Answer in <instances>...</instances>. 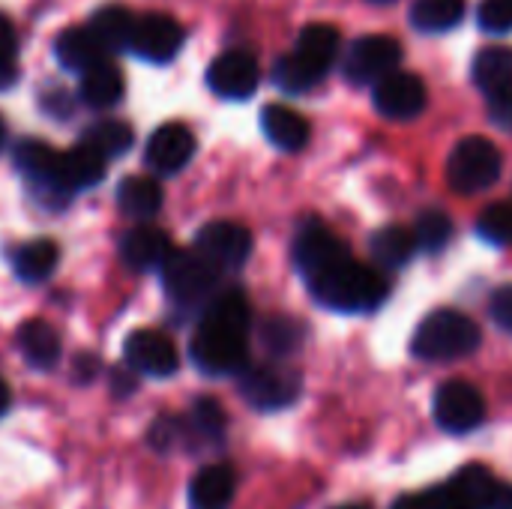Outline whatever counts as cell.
I'll list each match as a JSON object with an SVG mask.
<instances>
[{
  "label": "cell",
  "instance_id": "1",
  "mask_svg": "<svg viewBox=\"0 0 512 509\" xmlns=\"http://www.w3.org/2000/svg\"><path fill=\"white\" fill-rule=\"evenodd\" d=\"M249 300L240 291H219L207 300L189 354L210 378L240 375L249 366Z\"/></svg>",
  "mask_w": 512,
  "mask_h": 509
},
{
  "label": "cell",
  "instance_id": "2",
  "mask_svg": "<svg viewBox=\"0 0 512 509\" xmlns=\"http://www.w3.org/2000/svg\"><path fill=\"white\" fill-rule=\"evenodd\" d=\"M309 288H312V294H315V300L321 306H327L333 312H345V315L372 312L390 294V285L381 276V270H375L369 264H360L354 258H345L342 264H336L324 276L312 279Z\"/></svg>",
  "mask_w": 512,
  "mask_h": 509
},
{
  "label": "cell",
  "instance_id": "3",
  "mask_svg": "<svg viewBox=\"0 0 512 509\" xmlns=\"http://www.w3.org/2000/svg\"><path fill=\"white\" fill-rule=\"evenodd\" d=\"M342 36L333 24H306L297 36V48L276 60L273 81L285 93H306L312 90L339 57Z\"/></svg>",
  "mask_w": 512,
  "mask_h": 509
},
{
  "label": "cell",
  "instance_id": "4",
  "mask_svg": "<svg viewBox=\"0 0 512 509\" xmlns=\"http://www.w3.org/2000/svg\"><path fill=\"white\" fill-rule=\"evenodd\" d=\"M480 342H483V330L474 318L456 309H435L417 324L411 339V354L426 363H447L474 354Z\"/></svg>",
  "mask_w": 512,
  "mask_h": 509
},
{
  "label": "cell",
  "instance_id": "5",
  "mask_svg": "<svg viewBox=\"0 0 512 509\" xmlns=\"http://www.w3.org/2000/svg\"><path fill=\"white\" fill-rule=\"evenodd\" d=\"M15 168L27 183V192L48 210H63L72 204V192L66 189L63 177H60V153L39 141V138H24L15 144Z\"/></svg>",
  "mask_w": 512,
  "mask_h": 509
},
{
  "label": "cell",
  "instance_id": "6",
  "mask_svg": "<svg viewBox=\"0 0 512 509\" xmlns=\"http://www.w3.org/2000/svg\"><path fill=\"white\" fill-rule=\"evenodd\" d=\"M219 273L222 270L213 267L195 246L174 249L162 264V285L177 306L195 309V306H207V300L216 294Z\"/></svg>",
  "mask_w": 512,
  "mask_h": 509
},
{
  "label": "cell",
  "instance_id": "7",
  "mask_svg": "<svg viewBox=\"0 0 512 509\" xmlns=\"http://www.w3.org/2000/svg\"><path fill=\"white\" fill-rule=\"evenodd\" d=\"M501 168H504L501 150L489 138L471 135L453 147L447 159V180L459 195H480L498 183Z\"/></svg>",
  "mask_w": 512,
  "mask_h": 509
},
{
  "label": "cell",
  "instance_id": "8",
  "mask_svg": "<svg viewBox=\"0 0 512 509\" xmlns=\"http://www.w3.org/2000/svg\"><path fill=\"white\" fill-rule=\"evenodd\" d=\"M303 381L294 369H285L279 363H261V366H246L240 372V396L255 408V411H282L291 408L300 399Z\"/></svg>",
  "mask_w": 512,
  "mask_h": 509
},
{
  "label": "cell",
  "instance_id": "9",
  "mask_svg": "<svg viewBox=\"0 0 512 509\" xmlns=\"http://www.w3.org/2000/svg\"><path fill=\"white\" fill-rule=\"evenodd\" d=\"M435 423L450 435H468L486 420V399L468 381H447L438 387L432 402Z\"/></svg>",
  "mask_w": 512,
  "mask_h": 509
},
{
  "label": "cell",
  "instance_id": "10",
  "mask_svg": "<svg viewBox=\"0 0 512 509\" xmlns=\"http://www.w3.org/2000/svg\"><path fill=\"white\" fill-rule=\"evenodd\" d=\"M402 60V45L399 39L393 36H384V33H369V36H360L348 45L345 51V78L351 84H375L381 81L387 72H393Z\"/></svg>",
  "mask_w": 512,
  "mask_h": 509
},
{
  "label": "cell",
  "instance_id": "11",
  "mask_svg": "<svg viewBox=\"0 0 512 509\" xmlns=\"http://www.w3.org/2000/svg\"><path fill=\"white\" fill-rule=\"evenodd\" d=\"M345 258H351L348 246L324 222H306L300 228L294 240V264L300 276L306 279V285L324 276L327 270H333L336 264H342Z\"/></svg>",
  "mask_w": 512,
  "mask_h": 509
},
{
  "label": "cell",
  "instance_id": "12",
  "mask_svg": "<svg viewBox=\"0 0 512 509\" xmlns=\"http://www.w3.org/2000/svg\"><path fill=\"white\" fill-rule=\"evenodd\" d=\"M183 42H186V30L180 27L177 18L162 15V12H147L135 18L129 51L147 63H168L180 54Z\"/></svg>",
  "mask_w": 512,
  "mask_h": 509
},
{
  "label": "cell",
  "instance_id": "13",
  "mask_svg": "<svg viewBox=\"0 0 512 509\" xmlns=\"http://www.w3.org/2000/svg\"><path fill=\"white\" fill-rule=\"evenodd\" d=\"M126 366L144 378H171L180 369L177 345L159 330H135L123 342Z\"/></svg>",
  "mask_w": 512,
  "mask_h": 509
},
{
  "label": "cell",
  "instance_id": "14",
  "mask_svg": "<svg viewBox=\"0 0 512 509\" xmlns=\"http://www.w3.org/2000/svg\"><path fill=\"white\" fill-rule=\"evenodd\" d=\"M195 249L219 270H237L252 255V234L237 222H207L195 234Z\"/></svg>",
  "mask_w": 512,
  "mask_h": 509
},
{
  "label": "cell",
  "instance_id": "15",
  "mask_svg": "<svg viewBox=\"0 0 512 509\" xmlns=\"http://www.w3.org/2000/svg\"><path fill=\"white\" fill-rule=\"evenodd\" d=\"M258 81H261V69L249 51H225L207 69V87L231 102L249 99L258 90Z\"/></svg>",
  "mask_w": 512,
  "mask_h": 509
},
{
  "label": "cell",
  "instance_id": "16",
  "mask_svg": "<svg viewBox=\"0 0 512 509\" xmlns=\"http://www.w3.org/2000/svg\"><path fill=\"white\" fill-rule=\"evenodd\" d=\"M495 486L498 480L486 465H465L432 492L435 509H489Z\"/></svg>",
  "mask_w": 512,
  "mask_h": 509
},
{
  "label": "cell",
  "instance_id": "17",
  "mask_svg": "<svg viewBox=\"0 0 512 509\" xmlns=\"http://www.w3.org/2000/svg\"><path fill=\"white\" fill-rule=\"evenodd\" d=\"M375 108L387 120H414L426 108V84L414 72H387L375 81Z\"/></svg>",
  "mask_w": 512,
  "mask_h": 509
},
{
  "label": "cell",
  "instance_id": "18",
  "mask_svg": "<svg viewBox=\"0 0 512 509\" xmlns=\"http://www.w3.org/2000/svg\"><path fill=\"white\" fill-rule=\"evenodd\" d=\"M195 156V135L183 123H165L159 126L144 147V162L156 174H177L183 171Z\"/></svg>",
  "mask_w": 512,
  "mask_h": 509
},
{
  "label": "cell",
  "instance_id": "19",
  "mask_svg": "<svg viewBox=\"0 0 512 509\" xmlns=\"http://www.w3.org/2000/svg\"><path fill=\"white\" fill-rule=\"evenodd\" d=\"M174 252L171 246V237L162 231V228H153V225H138L132 231L123 234L120 240V258L129 270H138V273H147V270H162L165 258Z\"/></svg>",
  "mask_w": 512,
  "mask_h": 509
},
{
  "label": "cell",
  "instance_id": "20",
  "mask_svg": "<svg viewBox=\"0 0 512 509\" xmlns=\"http://www.w3.org/2000/svg\"><path fill=\"white\" fill-rule=\"evenodd\" d=\"M180 420H183V444L192 450H210L225 441L228 417H225L222 405L210 396H201L192 405V411Z\"/></svg>",
  "mask_w": 512,
  "mask_h": 509
},
{
  "label": "cell",
  "instance_id": "21",
  "mask_svg": "<svg viewBox=\"0 0 512 509\" xmlns=\"http://www.w3.org/2000/svg\"><path fill=\"white\" fill-rule=\"evenodd\" d=\"M237 492L231 465H207L189 483V509H228Z\"/></svg>",
  "mask_w": 512,
  "mask_h": 509
},
{
  "label": "cell",
  "instance_id": "22",
  "mask_svg": "<svg viewBox=\"0 0 512 509\" xmlns=\"http://www.w3.org/2000/svg\"><path fill=\"white\" fill-rule=\"evenodd\" d=\"M54 57L69 72H87L90 66L108 60L105 45L93 36L90 27H66L54 39Z\"/></svg>",
  "mask_w": 512,
  "mask_h": 509
},
{
  "label": "cell",
  "instance_id": "23",
  "mask_svg": "<svg viewBox=\"0 0 512 509\" xmlns=\"http://www.w3.org/2000/svg\"><path fill=\"white\" fill-rule=\"evenodd\" d=\"M261 129L279 150H288V153L303 150L312 135L309 120L288 105H267L261 111Z\"/></svg>",
  "mask_w": 512,
  "mask_h": 509
},
{
  "label": "cell",
  "instance_id": "24",
  "mask_svg": "<svg viewBox=\"0 0 512 509\" xmlns=\"http://www.w3.org/2000/svg\"><path fill=\"white\" fill-rule=\"evenodd\" d=\"M18 351L33 369H54L63 354L60 333L48 321L30 318L18 327Z\"/></svg>",
  "mask_w": 512,
  "mask_h": 509
},
{
  "label": "cell",
  "instance_id": "25",
  "mask_svg": "<svg viewBox=\"0 0 512 509\" xmlns=\"http://www.w3.org/2000/svg\"><path fill=\"white\" fill-rule=\"evenodd\" d=\"M57 261H60L57 243L39 237V240L21 243L12 252V273H15V279H21L27 285H39V282H45L54 273Z\"/></svg>",
  "mask_w": 512,
  "mask_h": 509
},
{
  "label": "cell",
  "instance_id": "26",
  "mask_svg": "<svg viewBox=\"0 0 512 509\" xmlns=\"http://www.w3.org/2000/svg\"><path fill=\"white\" fill-rule=\"evenodd\" d=\"M105 165H108V159L81 141L72 150L60 153V177L72 195L87 189V186H96L105 177Z\"/></svg>",
  "mask_w": 512,
  "mask_h": 509
},
{
  "label": "cell",
  "instance_id": "27",
  "mask_svg": "<svg viewBox=\"0 0 512 509\" xmlns=\"http://www.w3.org/2000/svg\"><path fill=\"white\" fill-rule=\"evenodd\" d=\"M81 99L90 105V108H111L123 99V90H126V81H123V72L117 69V63L111 60H102L96 66H90L87 72H81Z\"/></svg>",
  "mask_w": 512,
  "mask_h": 509
},
{
  "label": "cell",
  "instance_id": "28",
  "mask_svg": "<svg viewBox=\"0 0 512 509\" xmlns=\"http://www.w3.org/2000/svg\"><path fill=\"white\" fill-rule=\"evenodd\" d=\"M117 204L126 216L144 222L153 219L162 210V186L153 177L135 174V177H123L117 186Z\"/></svg>",
  "mask_w": 512,
  "mask_h": 509
},
{
  "label": "cell",
  "instance_id": "29",
  "mask_svg": "<svg viewBox=\"0 0 512 509\" xmlns=\"http://www.w3.org/2000/svg\"><path fill=\"white\" fill-rule=\"evenodd\" d=\"M369 249H372L375 264H381L387 270H402L414 258L417 243H414L411 231H405L399 225H387V228H378L369 237Z\"/></svg>",
  "mask_w": 512,
  "mask_h": 509
},
{
  "label": "cell",
  "instance_id": "30",
  "mask_svg": "<svg viewBox=\"0 0 512 509\" xmlns=\"http://www.w3.org/2000/svg\"><path fill=\"white\" fill-rule=\"evenodd\" d=\"M474 84L489 96V93H498L504 87H512V48L507 45H492V48H483L477 57H474Z\"/></svg>",
  "mask_w": 512,
  "mask_h": 509
},
{
  "label": "cell",
  "instance_id": "31",
  "mask_svg": "<svg viewBox=\"0 0 512 509\" xmlns=\"http://www.w3.org/2000/svg\"><path fill=\"white\" fill-rule=\"evenodd\" d=\"M93 36L105 45V51H129L132 42V30H135V15L126 12L123 6H105L99 12H93L90 24Z\"/></svg>",
  "mask_w": 512,
  "mask_h": 509
},
{
  "label": "cell",
  "instance_id": "32",
  "mask_svg": "<svg viewBox=\"0 0 512 509\" xmlns=\"http://www.w3.org/2000/svg\"><path fill=\"white\" fill-rule=\"evenodd\" d=\"M468 0H414L411 24L423 33H447L465 18Z\"/></svg>",
  "mask_w": 512,
  "mask_h": 509
},
{
  "label": "cell",
  "instance_id": "33",
  "mask_svg": "<svg viewBox=\"0 0 512 509\" xmlns=\"http://www.w3.org/2000/svg\"><path fill=\"white\" fill-rule=\"evenodd\" d=\"M81 144L93 147L105 159H117V156H126L129 147L135 144V132L123 120H99L81 132Z\"/></svg>",
  "mask_w": 512,
  "mask_h": 509
},
{
  "label": "cell",
  "instance_id": "34",
  "mask_svg": "<svg viewBox=\"0 0 512 509\" xmlns=\"http://www.w3.org/2000/svg\"><path fill=\"white\" fill-rule=\"evenodd\" d=\"M411 234H414V243H417L420 252L435 255V252L447 249V243L453 237V222H450V216L444 210H423L417 216Z\"/></svg>",
  "mask_w": 512,
  "mask_h": 509
},
{
  "label": "cell",
  "instance_id": "35",
  "mask_svg": "<svg viewBox=\"0 0 512 509\" xmlns=\"http://www.w3.org/2000/svg\"><path fill=\"white\" fill-rule=\"evenodd\" d=\"M477 234L486 243L495 246H512V204L510 201H498L492 207L483 210L480 222H477Z\"/></svg>",
  "mask_w": 512,
  "mask_h": 509
},
{
  "label": "cell",
  "instance_id": "36",
  "mask_svg": "<svg viewBox=\"0 0 512 509\" xmlns=\"http://www.w3.org/2000/svg\"><path fill=\"white\" fill-rule=\"evenodd\" d=\"M300 333H303L300 324L291 321V318H270V321L261 327V339H264L267 351L276 354V357L291 354V351L300 345Z\"/></svg>",
  "mask_w": 512,
  "mask_h": 509
},
{
  "label": "cell",
  "instance_id": "37",
  "mask_svg": "<svg viewBox=\"0 0 512 509\" xmlns=\"http://www.w3.org/2000/svg\"><path fill=\"white\" fill-rule=\"evenodd\" d=\"M18 81V36L12 21L0 12V90Z\"/></svg>",
  "mask_w": 512,
  "mask_h": 509
},
{
  "label": "cell",
  "instance_id": "38",
  "mask_svg": "<svg viewBox=\"0 0 512 509\" xmlns=\"http://www.w3.org/2000/svg\"><path fill=\"white\" fill-rule=\"evenodd\" d=\"M477 21L486 33H510L512 0H480Z\"/></svg>",
  "mask_w": 512,
  "mask_h": 509
},
{
  "label": "cell",
  "instance_id": "39",
  "mask_svg": "<svg viewBox=\"0 0 512 509\" xmlns=\"http://www.w3.org/2000/svg\"><path fill=\"white\" fill-rule=\"evenodd\" d=\"M486 108H489V117L495 126L512 132V87H504L498 93H489L486 96Z\"/></svg>",
  "mask_w": 512,
  "mask_h": 509
},
{
  "label": "cell",
  "instance_id": "40",
  "mask_svg": "<svg viewBox=\"0 0 512 509\" xmlns=\"http://www.w3.org/2000/svg\"><path fill=\"white\" fill-rule=\"evenodd\" d=\"M489 315L492 321L512 336V285H501L492 300H489Z\"/></svg>",
  "mask_w": 512,
  "mask_h": 509
},
{
  "label": "cell",
  "instance_id": "41",
  "mask_svg": "<svg viewBox=\"0 0 512 509\" xmlns=\"http://www.w3.org/2000/svg\"><path fill=\"white\" fill-rule=\"evenodd\" d=\"M42 108H48L57 117H69L72 114V96L66 90H51L42 96Z\"/></svg>",
  "mask_w": 512,
  "mask_h": 509
},
{
  "label": "cell",
  "instance_id": "42",
  "mask_svg": "<svg viewBox=\"0 0 512 509\" xmlns=\"http://www.w3.org/2000/svg\"><path fill=\"white\" fill-rule=\"evenodd\" d=\"M390 509H435V498H432V492H426V495H402Z\"/></svg>",
  "mask_w": 512,
  "mask_h": 509
},
{
  "label": "cell",
  "instance_id": "43",
  "mask_svg": "<svg viewBox=\"0 0 512 509\" xmlns=\"http://www.w3.org/2000/svg\"><path fill=\"white\" fill-rule=\"evenodd\" d=\"M489 509H512V486H507V483H498V486H495V492H492Z\"/></svg>",
  "mask_w": 512,
  "mask_h": 509
},
{
  "label": "cell",
  "instance_id": "44",
  "mask_svg": "<svg viewBox=\"0 0 512 509\" xmlns=\"http://www.w3.org/2000/svg\"><path fill=\"white\" fill-rule=\"evenodd\" d=\"M9 405H12V393H9V384L0 378V417H6Z\"/></svg>",
  "mask_w": 512,
  "mask_h": 509
},
{
  "label": "cell",
  "instance_id": "45",
  "mask_svg": "<svg viewBox=\"0 0 512 509\" xmlns=\"http://www.w3.org/2000/svg\"><path fill=\"white\" fill-rule=\"evenodd\" d=\"M333 509H372L369 504H342V507H333Z\"/></svg>",
  "mask_w": 512,
  "mask_h": 509
},
{
  "label": "cell",
  "instance_id": "46",
  "mask_svg": "<svg viewBox=\"0 0 512 509\" xmlns=\"http://www.w3.org/2000/svg\"><path fill=\"white\" fill-rule=\"evenodd\" d=\"M3 141H6V126H3V120H0V147H3Z\"/></svg>",
  "mask_w": 512,
  "mask_h": 509
},
{
  "label": "cell",
  "instance_id": "47",
  "mask_svg": "<svg viewBox=\"0 0 512 509\" xmlns=\"http://www.w3.org/2000/svg\"><path fill=\"white\" fill-rule=\"evenodd\" d=\"M369 3H393V0H369Z\"/></svg>",
  "mask_w": 512,
  "mask_h": 509
}]
</instances>
